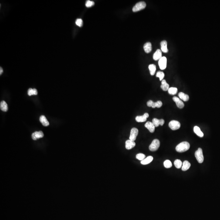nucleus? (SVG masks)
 <instances>
[{
  "instance_id": "393cba45",
  "label": "nucleus",
  "mask_w": 220,
  "mask_h": 220,
  "mask_svg": "<svg viewBox=\"0 0 220 220\" xmlns=\"http://www.w3.org/2000/svg\"><path fill=\"white\" fill-rule=\"evenodd\" d=\"M174 165L175 167L177 168V169H179L182 167V162L180 160L176 159L174 162Z\"/></svg>"
},
{
  "instance_id": "6ab92c4d",
  "label": "nucleus",
  "mask_w": 220,
  "mask_h": 220,
  "mask_svg": "<svg viewBox=\"0 0 220 220\" xmlns=\"http://www.w3.org/2000/svg\"><path fill=\"white\" fill-rule=\"evenodd\" d=\"M178 95L181 99L185 102L188 101L189 99V95L183 92H180L178 93Z\"/></svg>"
},
{
  "instance_id": "c756f323",
  "label": "nucleus",
  "mask_w": 220,
  "mask_h": 220,
  "mask_svg": "<svg viewBox=\"0 0 220 220\" xmlns=\"http://www.w3.org/2000/svg\"><path fill=\"white\" fill-rule=\"evenodd\" d=\"M152 123L155 127H157L160 125V120H158L157 118H154L153 120Z\"/></svg>"
},
{
  "instance_id": "4be33fe9",
  "label": "nucleus",
  "mask_w": 220,
  "mask_h": 220,
  "mask_svg": "<svg viewBox=\"0 0 220 220\" xmlns=\"http://www.w3.org/2000/svg\"><path fill=\"white\" fill-rule=\"evenodd\" d=\"M191 166V164L188 161H185L183 163L182 170L183 171H186L189 169Z\"/></svg>"
},
{
  "instance_id": "5701e85b",
  "label": "nucleus",
  "mask_w": 220,
  "mask_h": 220,
  "mask_svg": "<svg viewBox=\"0 0 220 220\" xmlns=\"http://www.w3.org/2000/svg\"><path fill=\"white\" fill-rule=\"evenodd\" d=\"M148 68L150 70V75H154L156 70V67L155 65L154 64L149 65Z\"/></svg>"
},
{
  "instance_id": "f8f14e48",
  "label": "nucleus",
  "mask_w": 220,
  "mask_h": 220,
  "mask_svg": "<svg viewBox=\"0 0 220 220\" xmlns=\"http://www.w3.org/2000/svg\"><path fill=\"white\" fill-rule=\"evenodd\" d=\"M145 127L146 128L149 130L150 133H153L155 130V128L154 125L152 122H148L145 123Z\"/></svg>"
},
{
  "instance_id": "f704fd0d",
  "label": "nucleus",
  "mask_w": 220,
  "mask_h": 220,
  "mask_svg": "<svg viewBox=\"0 0 220 220\" xmlns=\"http://www.w3.org/2000/svg\"><path fill=\"white\" fill-rule=\"evenodd\" d=\"M165 123V121L163 119H160V125L163 126L164 125V123Z\"/></svg>"
},
{
  "instance_id": "c9c22d12",
  "label": "nucleus",
  "mask_w": 220,
  "mask_h": 220,
  "mask_svg": "<svg viewBox=\"0 0 220 220\" xmlns=\"http://www.w3.org/2000/svg\"><path fill=\"white\" fill-rule=\"evenodd\" d=\"M3 68H2L1 67H0V74L1 75L2 73H3Z\"/></svg>"
},
{
  "instance_id": "cd10ccee",
  "label": "nucleus",
  "mask_w": 220,
  "mask_h": 220,
  "mask_svg": "<svg viewBox=\"0 0 220 220\" xmlns=\"http://www.w3.org/2000/svg\"><path fill=\"white\" fill-rule=\"evenodd\" d=\"M164 73L162 71H159L157 72L156 74V76L159 78L160 80H162L164 77Z\"/></svg>"
},
{
  "instance_id": "dca6fc26",
  "label": "nucleus",
  "mask_w": 220,
  "mask_h": 220,
  "mask_svg": "<svg viewBox=\"0 0 220 220\" xmlns=\"http://www.w3.org/2000/svg\"><path fill=\"white\" fill-rule=\"evenodd\" d=\"M153 157L151 156H150L146 157V158L144 159L142 161H141V163L142 165H147L151 162L153 161Z\"/></svg>"
},
{
  "instance_id": "9d476101",
  "label": "nucleus",
  "mask_w": 220,
  "mask_h": 220,
  "mask_svg": "<svg viewBox=\"0 0 220 220\" xmlns=\"http://www.w3.org/2000/svg\"><path fill=\"white\" fill-rule=\"evenodd\" d=\"M173 100L176 103L177 106L178 108L182 109L184 107V104L183 102L178 97H176V96L173 97Z\"/></svg>"
},
{
  "instance_id": "473e14b6",
  "label": "nucleus",
  "mask_w": 220,
  "mask_h": 220,
  "mask_svg": "<svg viewBox=\"0 0 220 220\" xmlns=\"http://www.w3.org/2000/svg\"><path fill=\"white\" fill-rule=\"evenodd\" d=\"M156 107L160 108L162 106V102L161 101H158L157 102H155Z\"/></svg>"
},
{
  "instance_id": "f3484780",
  "label": "nucleus",
  "mask_w": 220,
  "mask_h": 220,
  "mask_svg": "<svg viewBox=\"0 0 220 220\" xmlns=\"http://www.w3.org/2000/svg\"><path fill=\"white\" fill-rule=\"evenodd\" d=\"M194 131L195 133L197 134L199 137H203L204 136V134L203 132L201 131L200 128L197 126H195L194 128Z\"/></svg>"
},
{
  "instance_id": "b1692460",
  "label": "nucleus",
  "mask_w": 220,
  "mask_h": 220,
  "mask_svg": "<svg viewBox=\"0 0 220 220\" xmlns=\"http://www.w3.org/2000/svg\"><path fill=\"white\" fill-rule=\"evenodd\" d=\"M38 94V91L36 89H32L30 88L28 90V95L29 96L32 95H37Z\"/></svg>"
},
{
  "instance_id": "ddd939ff",
  "label": "nucleus",
  "mask_w": 220,
  "mask_h": 220,
  "mask_svg": "<svg viewBox=\"0 0 220 220\" xmlns=\"http://www.w3.org/2000/svg\"><path fill=\"white\" fill-rule=\"evenodd\" d=\"M162 57V51L159 49L155 51L153 55V59L154 61H159Z\"/></svg>"
},
{
  "instance_id": "2f4dec72",
  "label": "nucleus",
  "mask_w": 220,
  "mask_h": 220,
  "mask_svg": "<svg viewBox=\"0 0 220 220\" xmlns=\"http://www.w3.org/2000/svg\"><path fill=\"white\" fill-rule=\"evenodd\" d=\"M75 23L79 27H82V26L83 25V20H82V19H80V18L77 19V20H76V22H75Z\"/></svg>"
},
{
  "instance_id": "f03ea898",
  "label": "nucleus",
  "mask_w": 220,
  "mask_h": 220,
  "mask_svg": "<svg viewBox=\"0 0 220 220\" xmlns=\"http://www.w3.org/2000/svg\"><path fill=\"white\" fill-rule=\"evenodd\" d=\"M195 156L199 163H202L204 161V157L203 155V150L201 148H199L195 153Z\"/></svg>"
},
{
  "instance_id": "6e6552de",
  "label": "nucleus",
  "mask_w": 220,
  "mask_h": 220,
  "mask_svg": "<svg viewBox=\"0 0 220 220\" xmlns=\"http://www.w3.org/2000/svg\"><path fill=\"white\" fill-rule=\"evenodd\" d=\"M149 116V114L148 113H145L143 116H137L136 117V121L138 122H144L146 121L147 118Z\"/></svg>"
},
{
  "instance_id": "aec40b11",
  "label": "nucleus",
  "mask_w": 220,
  "mask_h": 220,
  "mask_svg": "<svg viewBox=\"0 0 220 220\" xmlns=\"http://www.w3.org/2000/svg\"><path fill=\"white\" fill-rule=\"evenodd\" d=\"M161 89L164 91H167L169 89V85L167 83L165 79H163L161 82Z\"/></svg>"
},
{
  "instance_id": "9b49d317",
  "label": "nucleus",
  "mask_w": 220,
  "mask_h": 220,
  "mask_svg": "<svg viewBox=\"0 0 220 220\" xmlns=\"http://www.w3.org/2000/svg\"><path fill=\"white\" fill-rule=\"evenodd\" d=\"M136 144L134 141L127 140L125 142V147L127 150H130L135 146Z\"/></svg>"
},
{
  "instance_id": "39448f33",
  "label": "nucleus",
  "mask_w": 220,
  "mask_h": 220,
  "mask_svg": "<svg viewBox=\"0 0 220 220\" xmlns=\"http://www.w3.org/2000/svg\"><path fill=\"white\" fill-rule=\"evenodd\" d=\"M169 126L172 130H177L180 128L181 124L178 121L172 120L169 123Z\"/></svg>"
},
{
  "instance_id": "2eb2a0df",
  "label": "nucleus",
  "mask_w": 220,
  "mask_h": 220,
  "mask_svg": "<svg viewBox=\"0 0 220 220\" xmlns=\"http://www.w3.org/2000/svg\"><path fill=\"white\" fill-rule=\"evenodd\" d=\"M161 51L164 53H167L168 51V48H167V42L165 40L162 41L161 43Z\"/></svg>"
},
{
  "instance_id": "423d86ee",
  "label": "nucleus",
  "mask_w": 220,
  "mask_h": 220,
  "mask_svg": "<svg viewBox=\"0 0 220 220\" xmlns=\"http://www.w3.org/2000/svg\"><path fill=\"white\" fill-rule=\"evenodd\" d=\"M138 134V130L135 128H132L130 131V136L129 140L131 141H134L137 138V136Z\"/></svg>"
},
{
  "instance_id": "a878e982",
  "label": "nucleus",
  "mask_w": 220,
  "mask_h": 220,
  "mask_svg": "<svg viewBox=\"0 0 220 220\" xmlns=\"http://www.w3.org/2000/svg\"><path fill=\"white\" fill-rule=\"evenodd\" d=\"M177 88L175 87H171L169 88V89L168 90V92L169 94L172 95H174L177 93Z\"/></svg>"
},
{
  "instance_id": "412c9836",
  "label": "nucleus",
  "mask_w": 220,
  "mask_h": 220,
  "mask_svg": "<svg viewBox=\"0 0 220 220\" xmlns=\"http://www.w3.org/2000/svg\"><path fill=\"white\" fill-rule=\"evenodd\" d=\"M0 108L3 111L6 112L8 110V105L5 101H2L0 102Z\"/></svg>"
},
{
  "instance_id": "0eeeda50",
  "label": "nucleus",
  "mask_w": 220,
  "mask_h": 220,
  "mask_svg": "<svg viewBox=\"0 0 220 220\" xmlns=\"http://www.w3.org/2000/svg\"><path fill=\"white\" fill-rule=\"evenodd\" d=\"M159 65L161 70H164L166 68L167 58L165 57H162L159 61Z\"/></svg>"
},
{
  "instance_id": "c85d7f7f",
  "label": "nucleus",
  "mask_w": 220,
  "mask_h": 220,
  "mask_svg": "<svg viewBox=\"0 0 220 220\" xmlns=\"http://www.w3.org/2000/svg\"><path fill=\"white\" fill-rule=\"evenodd\" d=\"M136 158L137 159L140 160L141 161L143 160L144 159H145L146 156H145V154H142V153H139V154H137L136 155Z\"/></svg>"
},
{
  "instance_id": "a211bd4d",
  "label": "nucleus",
  "mask_w": 220,
  "mask_h": 220,
  "mask_svg": "<svg viewBox=\"0 0 220 220\" xmlns=\"http://www.w3.org/2000/svg\"><path fill=\"white\" fill-rule=\"evenodd\" d=\"M40 121L44 126H47L49 125V122L44 116H40Z\"/></svg>"
},
{
  "instance_id": "1a4fd4ad",
  "label": "nucleus",
  "mask_w": 220,
  "mask_h": 220,
  "mask_svg": "<svg viewBox=\"0 0 220 220\" xmlns=\"http://www.w3.org/2000/svg\"><path fill=\"white\" fill-rule=\"evenodd\" d=\"M33 140H36L40 138H43L44 137V134L43 132L40 131L39 132H35L32 133L31 135Z\"/></svg>"
},
{
  "instance_id": "4468645a",
  "label": "nucleus",
  "mask_w": 220,
  "mask_h": 220,
  "mask_svg": "<svg viewBox=\"0 0 220 220\" xmlns=\"http://www.w3.org/2000/svg\"><path fill=\"white\" fill-rule=\"evenodd\" d=\"M144 49L145 52L146 53H149L152 51V44L150 42H147L145 43L144 46Z\"/></svg>"
},
{
  "instance_id": "7ed1b4c3",
  "label": "nucleus",
  "mask_w": 220,
  "mask_h": 220,
  "mask_svg": "<svg viewBox=\"0 0 220 220\" xmlns=\"http://www.w3.org/2000/svg\"><path fill=\"white\" fill-rule=\"evenodd\" d=\"M160 143V141L157 139H154L152 141L151 144L149 147V150L151 151H155L158 149L159 147Z\"/></svg>"
},
{
  "instance_id": "72a5a7b5",
  "label": "nucleus",
  "mask_w": 220,
  "mask_h": 220,
  "mask_svg": "<svg viewBox=\"0 0 220 220\" xmlns=\"http://www.w3.org/2000/svg\"><path fill=\"white\" fill-rule=\"evenodd\" d=\"M154 102H153V101L150 100L148 101V102H147V106H148V107H152L153 103H154Z\"/></svg>"
},
{
  "instance_id": "f257e3e1",
  "label": "nucleus",
  "mask_w": 220,
  "mask_h": 220,
  "mask_svg": "<svg viewBox=\"0 0 220 220\" xmlns=\"http://www.w3.org/2000/svg\"><path fill=\"white\" fill-rule=\"evenodd\" d=\"M190 148V144L187 141H183L178 144L176 146V150L178 153H183L188 150Z\"/></svg>"
},
{
  "instance_id": "7c9ffc66",
  "label": "nucleus",
  "mask_w": 220,
  "mask_h": 220,
  "mask_svg": "<svg viewBox=\"0 0 220 220\" xmlns=\"http://www.w3.org/2000/svg\"><path fill=\"white\" fill-rule=\"evenodd\" d=\"M94 4L95 3L93 1H90V0H87L86 2V6L87 7H90L94 6Z\"/></svg>"
},
{
  "instance_id": "bb28decb",
  "label": "nucleus",
  "mask_w": 220,
  "mask_h": 220,
  "mask_svg": "<svg viewBox=\"0 0 220 220\" xmlns=\"http://www.w3.org/2000/svg\"><path fill=\"white\" fill-rule=\"evenodd\" d=\"M164 166L166 168H171L172 166V163L169 160H165L164 163Z\"/></svg>"
},
{
  "instance_id": "20e7f679",
  "label": "nucleus",
  "mask_w": 220,
  "mask_h": 220,
  "mask_svg": "<svg viewBox=\"0 0 220 220\" xmlns=\"http://www.w3.org/2000/svg\"><path fill=\"white\" fill-rule=\"evenodd\" d=\"M146 3L145 2L141 1L137 3L133 8V12H137L141 10H143L146 7Z\"/></svg>"
}]
</instances>
